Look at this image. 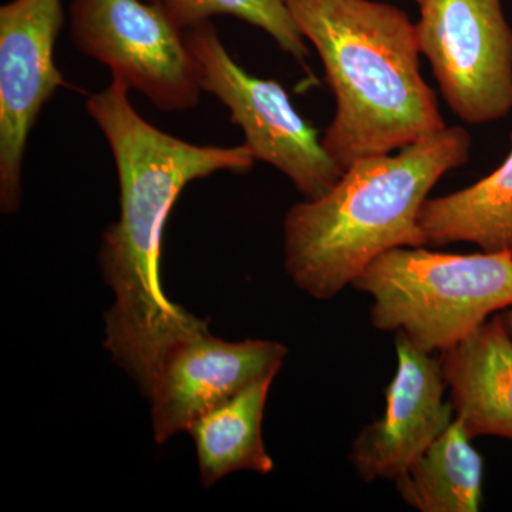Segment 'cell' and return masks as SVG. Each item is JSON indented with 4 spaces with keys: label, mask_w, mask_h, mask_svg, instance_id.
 Segmentation results:
<instances>
[{
    "label": "cell",
    "mask_w": 512,
    "mask_h": 512,
    "mask_svg": "<svg viewBox=\"0 0 512 512\" xmlns=\"http://www.w3.org/2000/svg\"><path fill=\"white\" fill-rule=\"evenodd\" d=\"M86 110L109 143L120 185V218L104 232L99 256L116 296L106 315V349L148 397L167 350L207 326L161 288L168 215L191 181L248 173L256 160L245 144L198 146L164 133L137 113L117 80L89 96Z\"/></svg>",
    "instance_id": "6da1fadb"
},
{
    "label": "cell",
    "mask_w": 512,
    "mask_h": 512,
    "mask_svg": "<svg viewBox=\"0 0 512 512\" xmlns=\"http://www.w3.org/2000/svg\"><path fill=\"white\" fill-rule=\"evenodd\" d=\"M315 46L335 96L322 144L348 170L363 158L402 150L446 126L421 76L416 25L376 0H286Z\"/></svg>",
    "instance_id": "7a4b0ae2"
},
{
    "label": "cell",
    "mask_w": 512,
    "mask_h": 512,
    "mask_svg": "<svg viewBox=\"0 0 512 512\" xmlns=\"http://www.w3.org/2000/svg\"><path fill=\"white\" fill-rule=\"evenodd\" d=\"M466 128L444 127L396 154L350 165L322 197L293 205L285 217V269L293 284L328 301L394 248L427 245L421 207L448 171L467 164Z\"/></svg>",
    "instance_id": "3957f363"
},
{
    "label": "cell",
    "mask_w": 512,
    "mask_h": 512,
    "mask_svg": "<svg viewBox=\"0 0 512 512\" xmlns=\"http://www.w3.org/2000/svg\"><path fill=\"white\" fill-rule=\"evenodd\" d=\"M373 299L376 329L406 336L424 352H447L512 308V251L456 255L394 248L352 284Z\"/></svg>",
    "instance_id": "277c9868"
},
{
    "label": "cell",
    "mask_w": 512,
    "mask_h": 512,
    "mask_svg": "<svg viewBox=\"0 0 512 512\" xmlns=\"http://www.w3.org/2000/svg\"><path fill=\"white\" fill-rule=\"evenodd\" d=\"M202 92L212 94L244 131V144L256 161L288 177L308 200L322 197L345 171L296 111L284 87L275 80L251 76L221 42L211 22L184 30Z\"/></svg>",
    "instance_id": "5b68a950"
},
{
    "label": "cell",
    "mask_w": 512,
    "mask_h": 512,
    "mask_svg": "<svg viewBox=\"0 0 512 512\" xmlns=\"http://www.w3.org/2000/svg\"><path fill=\"white\" fill-rule=\"evenodd\" d=\"M70 33L83 55L109 67L113 80L144 94L157 109L185 111L200 103L184 30L160 2L73 0Z\"/></svg>",
    "instance_id": "8992f818"
},
{
    "label": "cell",
    "mask_w": 512,
    "mask_h": 512,
    "mask_svg": "<svg viewBox=\"0 0 512 512\" xmlns=\"http://www.w3.org/2000/svg\"><path fill=\"white\" fill-rule=\"evenodd\" d=\"M416 23L448 109L467 124L512 110V30L501 0H420Z\"/></svg>",
    "instance_id": "52a82bcc"
},
{
    "label": "cell",
    "mask_w": 512,
    "mask_h": 512,
    "mask_svg": "<svg viewBox=\"0 0 512 512\" xmlns=\"http://www.w3.org/2000/svg\"><path fill=\"white\" fill-rule=\"evenodd\" d=\"M62 0H10L0 8V210L22 198L30 131L56 90L69 87L55 63Z\"/></svg>",
    "instance_id": "ba28073f"
},
{
    "label": "cell",
    "mask_w": 512,
    "mask_h": 512,
    "mask_svg": "<svg viewBox=\"0 0 512 512\" xmlns=\"http://www.w3.org/2000/svg\"><path fill=\"white\" fill-rule=\"evenodd\" d=\"M288 349L271 340L227 342L208 326L167 350L151 386L157 443L188 431L195 420L248 386L276 376Z\"/></svg>",
    "instance_id": "9c48e42d"
},
{
    "label": "cell",
    "mask_w": 512,
    "mask_h": 512,
    "mask_svg": "<svg viewBox=\"0 0 512 512\" xmlns=\"http://www.w3.org/2000/svg\"><path fill=\"white\" fill-rule=\"evenodd\" d=\"M396 335L397 370L386 389V410L363 427L350 453L366 483L396 480L454 420L453 406L444 400L443 362Z\"/></svg>",
    "instance_id": "30bf717a"
},
{
    "label": "cell",
    "mask_w": 512,
    "mask_h": 512,
    "mask_svg": "<svg viewBox=\"0 0 512 512\" xmlns=\"http://www.w3.org/2000/svg\"><path fill=\"white\" fill-rule=\"evenodd\" d=\"M441 362L454 419L468 437L512 440V336L503 315L444 352Z\"/></svg>",
    "instance_id": "8fae6325"
},
{
    "label": "cell",
    "mask_w": 512,
    "mask_h": 512,
    "mask_svg": "<svg viewBox=\"0 0 512 512\" xmlns=\"http://www.w3.org/2000/svg\"><path fill=\"white\" fill-rule=\"evenodd\" d=\"M419 224L427 245L471 242L485 252L512 251V150L483 180L440 198H427Z\"/></svg>",
    "instance_id": "7c38bea8"
},
{
    "label": "cell",
    "mask_w": 512,
    "mask_h": 512,
    "mask_svg": "<svg viewBox=\"0 0 512 512\" xmlns=\"http://www.w3.org/2000/svg\"><path fill=\"white\" fill-rule=\"evenodd\" d=\"M272 377L259 380L191 424L205 487L235 471L269 474L275 464L262 439V419Z\"/></svg>",
    "instance_id": "4fadbf2b"
},
{
    "label": "cell",
    "mask_w": 512,
    "mask_h": 512,
    "mask_svg": "<svg viewBox=\"0 0 512 512\" xmlns=\"http://www.w3.org/2000/svg\"><path fill=\"white\" fill-rule=\"evenodd\" d=\"M457 419L394 480L400 498L420 512H477L484 463Z\"/></svg>",
    "instance_id": "5bb4252c"
},
{
    "label": "cell",
    "mask_w": 512,
    "mask_h": 512,
    "mask_svg": "<svg viewBox=\"0 0 512 512\" xmlns=\"http://www.w3.org/2000/svg\"><path fill=\"white\" fill-rule=\"evenodd\" d=\"M181 30L210 22L215 16H234L268 33L284 52L305 63L309 50L286 0H158Z\"/></svg>",
    "instance_id": "9a60e30c"
},
{
    "label": "cell",
    "mask_w": 512,
    "mask_h": 512,
    "mask_svg": "<svg viewBox=\"0 0 512 512\" xmlns=\"http://www.w3.org/2000/svg\"><path fill=\"white\" fill-rule=\"evenodd\" d=\"M503 319L505 322V326H507L508 332L512 336V308L507 309L505 313H503Z\"/></svg>",
    "instance_id": "2e32d148"
},
{
    "label": "cell",
    "mask_w": 512,
    "mask_h": 512,
    "mask_svg": "<svg viewBox=\"0 0 512 512\" xmlns=\"http://www.w3.org/2000/svg\"><path fill=\"white\" fill-rule=\"evenodd\" d=\"M151 2H158V0H151Z\"/></svg>",
    "instance_id": "e0dca14e"
},
{
    "label": "cell",
    "mask_w": 512,
    "mask_h": 512,
    "mask_svg": "<svg viewBox=\"0 0 512 512\" xmlns=\"http://www.w3.org/2000/svg\"><path fill=\"white\" fill-rule=\"evenodd\" d=\"M414 2H417V3H419V2H420V0H414Z\"/></svg>",
    "instance_id": "ac0fdd59"
}]
</instances>
